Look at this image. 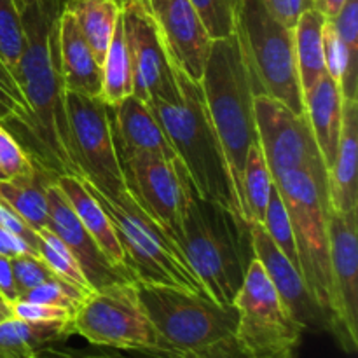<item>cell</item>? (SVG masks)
Masks as SVG:
<instances>
[{
	"instance_id": "obj_20",
	"label": "cell",
	"mask_w": 358,
	"mask_h": 358,
	"mask_svg": "<svg viewBox=\"0 0 358 358\" xmlns=\"http://www.w3.org/2000/svg\"><path fill=\"white\" fill-rule=\"evenodd\" d=\"M58 59L65 91L100 98L101 66L84 41L76 17L62 7L58 16Z\"/></svg>"
},
{
	"instance_id": "obj_43",
	"label": "cell",
	"mask_w": 358,
	"mask_h": 358,
	"mask_svg": "<svg viewBox=\"0 0 358 358\" xmlns=\"http://www.w3.org/2000/svg\"><path fill=\"white\" fill-rule=\"evenodd\" d=\"M262 3L280 23L289 28L296 27L299 16L308 7H313L310 0H262Z\"/></svg>"
},
{
	"instance_id": "obj_44",
	"label": "cell",
	"mask_w": 358,
	"mask_h": 358,
	"mask_svg": "<svg viewBox=\"0 0 358 358\" xmlns=\"http://www.w3.org/2000/svg\"><path fill=\"white\" fill-rule=\"evenodd\" d=\"M21 254H37V252H35L27 241L21 240L20 236H16V234L9 233V231L0 227V255L13 259Z\"/></svg>"
},
{
	"instance_id": "obj_46",
	"label": "cell",
	"mask_w": 358,
	"mask_h": 358,
	"mask_svg": "<svg viewBox=\"0 0 358 358\" xmlns=\"http://www.w3.org/2000/svg\"><path fill=\"white\" fill-rule=\"evenodd\" d=\"M345 3V0H315L313 7L320 10L325 17H334L338 14V10L341 9V6Z\"/></svg>"
},
{
	"instance_id": "obj_31",
	"label": "cell",
	"mask_w": 358,
	"mask_h": 358,
	"mask_svg": "<svg viewBox=\"0 0 358 358\" xmlns=\"http://www.w3.org/2000/svg\"><path fill=\"white\" fill-rule=\"evenodd\" d=\"M27 45L23 16L16 0H0V62L13 70Z\"/></svg>"
},
{
	"instance_id": "obj_48",
	"label": "cell",
	"mask_w": 358,
	"mask_h": 358,
	"mask_svg": "<svg viewBox=\"0 0 358 358\" xmlns=\"http://www.w3.org/2000/svg\"><path fill=\"white\" fill-rule=\"evenodd\" d=\"M31 0H16V3H17V7H20V10L23 9L24 6H27V3H30Z\"/></svg>"
},
{
	"instance_id": "obj_27",
	"label": "cell",
	"mask_w": 358,
	"mask_h": 358,
	"mask_svg": "<svg viewBox=\"0 0 358 358\" xmlns=\"http://www.w3.org/2000/svg\"><path fill=\"white\" fill-rule=\"evenodd\" d=\"M325 20L327 17L320 10L308 7L294 27L296 63L303 96L313 90L315 84L325 73L324 44H322V30H324Z\"/></svg>"
},
{
	"instance_id": "obj_12",
	"label": "cell",
	"mask_w": 358,
	"mask_h": 358,
	"mask_svg": "<svg viewBox=\"0 0 358 358\" xmlns=\"http://www.w3.org/2000/svg\"><path fill=\"white\" fill-rule=\"evenodd\" d=\"M255 126L259 145L271 171L273 182L287 171L304 170L317 178L329 180L306 114H296L271 96H254Z\"/></svg>"
},
{
	"instance_id": "obj_39",
	"label": "cell",
	"mask_w": 358,
	"mask_h": 358,
	"mask_svg": "<svg viewBox=\"0 0 358 358\" xmlns=\"http://www.w3.org/2000/svg\"><path fill=\"white\" fill-rule=\"evenodd\" d=\"M331 23L348 51L358 56V0H345L338 14L331 17Z\"/></svg>"
},
{
	"instance_id": "obj_45",
	"label": "cell",
	"mask_w": 358,
	"mask_h": 358,
	"mask_svg": "<svg viewBox=\"0 0 358 358\" xmlns=\"http://www.w3.org/2000/svg\"><path fill=\"white\" fill-rule=\"evenodd\" d=\"M0 296L3 301L13 304L17 301L20 294H17L16 283H14L13 268H10V259L0 255Z\"/></svg>"
},
{
	"instance_id": "obj_22",
	"label": "cell",
	"mask_w": 358,
	"mask_h": 358,
	"mask_svg": "<svg viewBox=\"0 0 358 358\" xmlns=\"http://www.w3.org/2000/svg\"><path fill=\"white\" fill-rule=\"evenodd\" d=\"M55 184L58 185L59 191L69 199L76 215L79 217V220L86 227L87 233L96 241L100 250L107 255L110 264L133 275L131 269L128 268V261H126L124 250H122V245L119 241L117 229H115L114 222L108 217V213L105 212L101 203L91 194L84 180L77 177H70V175H63V177L56 178Z\"/></svg>"
},
{
	"instance_id": "obj_15",
	"label": "cell",
	"mask_w": 358,
	"mask_h": 358,
	"mask_svg": "<svg viewBox=\"0 0 358 358\" xmlns=\"http://www.w3.org/2000/svg\"><path fill=\"white\" fill-rule=\"evenodd\" d=\"M331 264L336 292L332 338L345 353L358 348V212L329 213Z\"/></svg>"
},
{
	"instance_id": "obj_52",
	"label": "cell",
	"mask_w": 358,
	"mask_h": 358,
	"mask_svg": "<svg viewBox=\"0 0 358 358\" xmlns=\"http://www.w3.org/2000/svg\"><path fill=\"white\" fill-rule=\"evenodd\" d=\"M0 299H2V296H0Z\"/></svg>"
},
{
	"instance_id": "obj_35",
	"label": "cell",
	"mask_w": 358,
	"mask_h": 358,
	"mask_svg": "<svg viewBox=\"0 0 358 358\" xmlns=\"http://www.w3.org/2000/svg\"><path fill=\"white\" fill-rule=\"evenodd\" d=\"M10 268H13L14 283H16L20 297L34 287L58 278L51 271V268L45 264L44 259L37 254H21L17 257H13L10 259Z\"/></svg>"
},
{
	"instance_id": "obj_6",
	"label": "cell",
	"mask_w": 358,
	"mask_h": 358,
	"mask_svg": "<svg viewBox=\"0 0 358 358\" xmlns=\"http://www.w3.org/2000/svg\"><path fill=\"white\" fill-rule=\"evenodd\" d=\"M236 35L254 96H271L296 114H306L297 73L294 28L280 23L262 0H241Z\"/></svg>"
},
{
	"instance_id": "obj_17",
	"label": "cell",
	"mask_w": 358,
	"mask_h": 358,
	"mask_svg": "<svg viewBox=\"0 0 358 358\" xmlns=\"http://www.w3.org/2000/svg\"><path fill=\"white\" fill-rule=\"evenodd\" d=\"M45 196H48L49 208V229L72 252L91 289L96 290L119 282H136L135 276L110 264L107 255L100 250L93 236L87 233L69 199L55 182L48 185Z\"/></svg>"
},
{
	"instance_id": "obj_50",
	"label": "cell",
	"mask_w": 358,
	"mask_h": 358,
	"mask_svg": "<svg viewBox=\"0 0 358 358\" xmlns=\"http://www.w3.org/2000/svg\"><path fill=\"white\" fill-rule=\"evenodd\" d=\"M62 2H63V0H62ZM117 2H119V3H121V2H122V0H117Z\"/></svg>"
},
{
	"instance_id": "obj_7",
	"label": "cell",
	"mask_w": 358,
	"mask_h": 358,
	"mask_svg": "<svg viewBox=\"0 0 358 358\" xmlns=\"http://www.w3.org/2000/svg\"><path fill=\"white\" fill-rule=\"evenodd\" d=\"M84 184L101 203L114 222L128 261V268L131 269L135 280L156 283V285L177 287L210 297L178 245L149 219V215L136 205L129 192H124L115 201H110L96 189L91 187L86 180Z\"/></svg>"
},
{
	"instance_id": "obj_29",
	"label": "cell",
	"mask_w": 358,
	"mask_h": 358,
	"mask_svg": "<svg viewBox=\"0 0 358 358\" xmlns=\"http://www.w3.org/2000/svg\"><path fill=\"white\" fill-rule=\"evenodd\" d=\"M133 94L131 65H129L128 49H126L124 34H122V21L119 16L115 24L114 37L108 45L107 56L101 65V94L100 98L107 105L114 107L119 101Z\"/></svg>"
},
{
	"instance_id": "obj_18",
	"label": "cell",
	"mask_w": 358,
	"mask_h": 358,
	"mask_svg": "<svg viewBox=\"0 0 358 358\" xmlns=\"http://www.w3.org/2000/svg\"><path fill=\"white\" fill-rule=\"evenodd\" d=\"M252 247L255 259L262 264L266 275L271 280L280 299L285 304L294 320L304 329L313 332H327V320L320 306L315 303L303 276L292 262L280 252L275 241L269 238L262 224H250Z\"/></svg>"
},
{
	"instance_id": "obj_23",
	"label": "cell",
	"mask_w": 358,
	"mask_h": 358,
	"mask_svg": "<svg viewBox=\"0 0 358 358\" xmlns=\"http://www.w3.org/2000/svg\"><path fill=\"white\" fill-rule=\"evenodd\" d=\"M304 108L327 171L334 164L343 124V94L327 72L304 94Z\"/></svg>"
},
{
	"instance_id": "obj_32",
	"label": "cell",
	"mask_w": 358,
	"mask_h": 358,
	"mask_svg": "<svg viewBox=\"0 0 358 358\" xmlns=\"http://www.w3.org/2000/svg\"><path fill=\"white\" fill-rule=\"evenodd\" d=\"M262 226H264V229L268 231L269 238L275 241L276 247L280 248V252H282V254L292 262L294 268L299 271V259H297L292 224H290L285 203H283L282 196H280V191L276 189L275 184H273L271 194H269L268 208H266V215H264V222H262Z\"/></svg>"
},
{
	"instance_id": "obj_37",
	"label": "cell",
	"mask_w": 358,
	"mask_h": 358,
	"mask_svg": "<svg viewBox=\"0 0 358 358\" xmlns=\"http://www.w3.org/2000/svg\"><path fill=\"white\" fill-rule=\"evenodd\" d=\"M27 112V100L16 77L0 62V122L7 119L24 117Z\"/></svg>"
},
{
	"instance_id": "obj_38",
	"label": "cell",
	"mask_w": 358,
	"mask_h": 358,
	"mask_svg": "<svg viewBox=\"0 0 358 358\" xmlns=\"http://www.w3.org/2000/svg\"><path fill=\"white\" fill-rule=\"evenodd\" d=\"M145 358H250L248 353H245L241 350V346L238 345L234 336L229 338H224L220 341L212 343V345L205 346V348L194 350V352L187 353H143Z\"/></svg>"
},
{
	"instance_id": "obj_24",
	"label": "cell",
	"mask_w": 358,
	"mask_h": 358,
	"mask_svg": "<svg viewBox=\"0 0 358 358\" xmlns=\"http://www.w3.org/2000/svg\"><path fill=\"white\" fill-rule=\"evenodd\" d=\"M72 322H27L13 317L0 322V358H34L37 350L72 336Z\"/></svg>"
},
{
	"instance_id": "obj_13",
	"label": "cell",
	"mask_w": 358,
	"mask_h": 358,
	"mask_svg": "<svg viewBox=\"0 0 358 358\" xmlns=\"http://www.w3.org/2000/svg\"><path fill=\"white\" fill-rule=\"evenodd\" d=\"M121 21L131 65L133 94L145 103H177L180 90L175 66L168 56L149 0H122Z\"/></svg>"
},
{
	"instance_id": "obj_14",
	"label": "cell",
	"mask_w": 358,
	"mask_h": 358,
	"mask_svg": "<svg viewBox=\"0 0 358 358\" xmlns=\"http://www.w3.org/2000/svg\"><path fill=\"white\" fill-rule=\"evenodd\" d=\"M115 149L129 196L177 243L182 212V180L175 166L178 159L170 163L154 154Z\"/></svg>"
},
{
	"instance_id": "obj_26",
	"label": "cell",
	"mask_w": 358,
	"mask_h": 358,
	"mask_svg": "<svg viewBox=\"0 0 358 358\" xmlns=\"http://www.w3.org/2000/svg\"><path fill=\"white\" fill-rule=\"evenodd\" d=\"M55 180L37 170L31 177L0 180V203L20 215L34 231L49 229V208L45 189Z\"/></svg>"
},
{
	"instance_id": "obj_16",
	"label": "cell",
	"mask_w": 358,
	"mask_h": 358,
	"mask_svg": "<svg viewBox=\"0 0 358 358\" xmlns=\"http://www.w3.org/2000/svg\"><path fill=\"white\" fill-rule=\"evenodd\" d=\"M149 6L173 66L199 84L212 38L192 3L189 0H149Z\"/></svg>"
},
{
	"instance_id": "obj_21",
	"label": "cell",
	"mask_w": 358,
	"mask_h": 358,
	"mask_svg": "<svg viewBox=\"0 0 358 358\" xmlns=\"http://www.w3.org/2000/svg\"><path fill=\"white\" fill-rule=\"evenodd\" d=\"M357 154L358 103L357 100H343L341 135L334 164L329 170V205L332 212H358Z\"/></svg>"
},
{
	"instance_id": "obj_42",
	"label": "cell",
	"mask_w": 358,
	"mask_h": 358,
	"mask_svg": "<svg viewBox=\"0 0 358 358\" xmlns=\"http://www.w3.org/2000/svg\"><path fill=\"white\" fill-rule=\"evenodd\" d=\"M0 227L9 233L16 234L21 240L27 241L31 248L38 254V247H41V236H38L37 231L31 229L20 215L13 212L10 208H7L3 203H0Z\"/></svg>"
},
{
	"instance_id": "obj_25",
	"label": "cell",
	"mask_w": 358,
	"mask_h": 358,
	"mask_svg": "<svg viewBox=\"0 0 358 358\" xmlns=\"http://www.w3.org/2000/svg\"><path fill=\"white\" fill-rule=\"evenodd\" d=\"M63 9L72 13L94 58L100 66L103 65L121 16V3L117 0H63Z\"/></svg>"
},
{
	"instance_id": "obj_33",
	"label": "cell",
	"mask_w": 358,
	"mask_h": 358,
	"mask_svg": "<svg viewBox=\"0 0 358 358\" xmlns=\"http://www.w3.org/2000/svg\"><path fill=\"white\" fill-rule=\"evenodd\" d=\"M212 41L236 34L241 0H189Z\"/></svg>"
},
{
	"instance_id": "obj_51",
	"label": "cell",
	"mask_w": 358,
	"mask_h": 358,
	"mask_svg": "<svg viewBox=\"0 0 358 358\" xmlns=\"http://www.w3.org/2000/svg\"><path fill=\"white\" fill-rule=\"evenodd\" d=\"M310 2H311V3H313V2H315V0H310Z\"/></svg>"
},
{
	"instance_id": "obj_28",
	"label": "cell",
	"mask_w": 358,
	"mask_h": 358,
	"mask_svg": "<svg viewBox=\"0 0 358 358\" xmlns=\"http://www.w3.org/2000/svg\"><path fill=\"white\" fill-rule=\"evenodd\" d=\"M273 177L264 159L261 145L254 143L248 149L243 168V217L247 224L264 222L269 194L273 189Z\"/></svg>"
},
{
	"instance_id": "obj_4",
	"label": "cell",
	"mask_w": 358,
	"mask_h": 358,
	"mask_svg": "<svg viewBox=\"0 0 358 358\" xmlns=\"http://www.w3.org/2000/svg\"><path fill=\"white\" fill-rule=\"evenodd\" d=\"M180 100L149 101L171 149L185 166L199 194L240 217L222 149L206 110L201 86L175 66ZM241 219V217H240Z\"/></svg>"
},
{
	"instance_id": "obj_47",
	"label": "cell",
	"mask_w": 358,
	"mask_h": 358,
	"mask_svg": "<svg viewBox=\"0 0 358 358\" xmlns=\"http://www.w3.org/2000/svg\"><path fill=\"white\" fill-rule=\"evenodd\" d=\"M13 317H14V313H13V306H10V303L0 299V322L7 320V318H13Z\"/></svg>"
},
{
	"instance_id": "obj_49",
	"label": "cell",
	"mask_w": 358,
	"mask_h": 358,
	"mask_svg": "<svg viewBox=\"0 0 358 358\" xmlns=\"http://www.w3.org/2000/svg\"><path fill=\"white\" fill-rule=\"evenodd\" d=\"M0 180H3V175H2V171H0Z\"/></svg>"
},
{
	"instance_id": "obj_40",
	"label": "cell",
	"mask_w": 358,
	"mask_h": 358,
	"mask_svg": "<svg viewBox=\"0 0 358 358\" xmlns=\"http://www.w3.org/2000/svg\"><path fill=\"white\" fill-rule=\"evenodd\" d=\"M10 306H13L14 317L27 322H72L73 318V313L69 310L23 299L14 301Z\"/></svg>"
},
{
	"instance_id": "obj_30",
	"label": "cell",
	"mask_w": 358,
	"mask_h": 358,
	"mask_svg": "<svg viewBox=\"0 0 358 358\" xmlns=\"http://www.w3.org/2000/svg\"><path fill=\"white\" fill-rule=\"evenodd\" d=\"M41 236V247H38V255L44 259L45 264L51 268L58 278L65 280L66 283H72L77 289L84 290L86 294L93 292L90 282L84 276L83 269L77 264L72 252L66 248V245L52 233L51 229H44L38 233Z\"/></svg>"
},
{
	"instance_id": "obj_34",
	"label": "cell",
	"mask_w": 358,
	"mask_h": 358,
	"mask_svg": "<svg viewBox=\"0 0 358 358\" xmlns=\"http://www.w3.org/2000/svg\"><path fill=\"white\" fill-rule=\"evenodd\" d=\"M86 296L87 294L84 290L77 289L72 283H66L65 280L56 278L51 280V282L42 283V285L34 287L28 292H24L20 299L30 301V303L49 304V306L63 308V310L76 313L77 308L80 306V303H83Z\"/></svg>"
},
{
	"instance_id": "obj_8",
	"label": "cell",
	"mask_w": 358,
	"mask_h": 358,
	"mask_svg": "<svg viewBox=\"0 0 358 358\" xmlns=\"http://www.w3.org/2000/svg\"><path fill=\"white\" fill-rule=\"evenodd\" d=\"M138 301L166 353H187L234 336L238 313L212 297L170 285L135 282Z\"/></svg>"
},
{
	"instance_id": "obj_1",
	"label": "cell",
	"mask_w": 358,
	"mask_h": 358,
	"mask_svg": "<svg viewBox=\"0 0 358 358\" xmlns=\"http://www.w3.org/2000/svg\"><path fill=\"white\" fill-rule=\"evenodd\" d=\"M62 0H31L21 9L27 45L10 72L16 77L28 112L2 121L38 171L56 180L63 175L83 180L73 154L65 87L58 59V16Z\"/></svg>"
},
{
	"instance_id": "obj_5",
	"label": "cell",
	"mask_w": 358,
	"mask_h": 358,
	"mask_svg": "<svg viewBox=\"0 0 358 358\" xmlns=\"http://www.w3.org/2000/svg\"><path fill=\"white\" fill-rule=\"evenodd\" d=\"M280 191L296 240L299 273L327 320V332L336 325V292L331 264L329 236V180L310 171H287L275 180Z\"/></svg>"
},
{
	"instance_id": "obj_3",
	"label": "cell",
	"mask_w": 358,
	"mask_h": 358,
	"mask_svg": "<svg viewBox=\"0 0 358 358\" xmlns=\"http://www.w3.org/2000/svg\"><path fill=\"white\" fill-rule=\"evenodd\" d=\"M199 86L233 184L236 210L245 220L243 168L248 149L259 143V135L250 77L236 34L212 41Z\"/></svg>"
},
{
	"instance_id": "obj_9",
	"label": "cell",
	"mask_w": 358,
	"mask_h": 358,
	"mask_svg": "<svg viewBox=\"0 0 358 358\" xmlns=\"http://www.w3.org/2000/svg\"><path fill=\"white\" fill-rule=\"evenodd\" d=\"M233 306L238 313L234 339L250 358H297L304 329L289 313L255 257Z\"/></svg>"
},
{
	"instance_id": "obj_11",
	"label": "cell",
	"mask_w": 358,
	"mask_h": 358,
	"mask_svg": "<svg viewBox=\"0 0 358 358\" xmlns=\"http://www.w3.org/2000/svg\"><path fill=\"white\" fill-rule=\"evenodd\" d=\"M65 108L83 180L115 201L128 189L115 149L108 105L101 98L65 91Z\"/></svg>"
},
{
	"instance_id": "obj_36",
	"label": "cell",
	"mask_w": 358,
	"mask_h": 358,
	"mask_svg": "<svg viewBox=\"0 0 358 358\" xmlns=\"http://www.w3.org/2000/svg\"><path fill=\"white\" fill-rule=\"evenodd\" d=\"M0 171L3 175V180L31 177L37 173L35 164L2 122H0Z\"/></svg>"
},
{
	"instance_id": "obj_41",
	"label": "cell",
	"mask_w": 358,
	"mask_h": 358,
	"mask_svg": "<svg viewBox=\"0 0 358 358\" xmlns=\"http://www.w3.org/2000/svg\"><path fill=\"white\" fill-rule=\"evenodd\" d=\"M34 358H133L121 353V350L105 348V350H73L59 348L56 345L44 346L37 350Z\"/></svg>"
},
{
	"instance_id": "obj_2",
	"label": "cell",
	"mask_w": 358,
	"mask_h": 358,
	"mask_svg": "<svg viewBox=\"0 0 358 358\" xmlns=\"http://www.w3.org/2000/svg\"><path fill=\"white\" fill-rule=\"evenodd\" d=\"M175 166L182 180L178 248L206 294L220 306H233L255 257L250 224L231 210L203 198L184 164L177 161Z\"/></svg>"
},
{
	"instance_id": "obj_19",
	"label": "cell",
	"mask_w": 358,
	"mask_h": 358,
	"mask_svg": "<svg viewBox=\"0 0 358 358\" xmlns=\"http://www.w3.org/2000/svg\"><path fill=\"white\" fill-rule=\"evenodd\" d=\"M115 145L129 152H147L175 163L178 159L171 149L152 108L135 94H129L117 105H108Z\"/></svg>"
},
{
	"instance_id": "obj_10",
	"label": "cell",
	"mask_w": 358,
	"mask_h": 358,
	"mask_svg": "<svg viewBox=\"0 0 358 358\" xmlns=\"http://www.w3.org/2000/svg\"><path fill=\"white\" fill-rule=\"evenodd\" d=\"M72 332L100 348L133 353L164 352L138 301L135 282H119L93 290L73 313Z\"/></svg>"
}]
</instances>
